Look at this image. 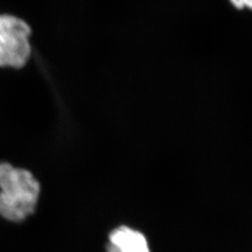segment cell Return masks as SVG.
Listing matches in <instances>:
<instances>
[{
	"instance_id": "2",
	"label": "cell",
	"mask_w": 252,
	"mask_h": 252,
	"mask_svg": "<svg viewBox=\"0 0 252 252\" xmlns=\"http://www.w3.org/2000/svg\"><path fill=\"white\" fill-rule=\"evenodd\" d=\"M31 27L23 19L0 14V67L23 68L29 62Z\"/></svg>"
},
{
	"instance_id": "1",
	"label": "cell",
	"mask_w": 252,
	"mask_h": 252,
	"mask_svg": "<svg viewBox=\"0 0 252 252\" xmlns=\"http://www.w3.org/2000/svg\"><path fill=\"white\" fill-rule=\"evenodd\" d=\"M40 186L31 172L0 163V216L12 222L24 221L36 210Z\"/></svg>"
},
{
	"instance_id": "3",
	"label": "cell",
	"mask_w": 252,
	"mask_h": 252,
	"mask_svg": "<svg viewBox=\"0 0 252 252\" xmlns=\"http://www.w3.org/2000/svg\"><path fill=\"white\" fill-rule=\"evenodd\" d=\"M108 240L107 252H151L144 235L126 226L112 231Z\"/></svg>"
},
{
	"instance_id": "4",
	"label": "cell",
	"mask_w": 252,
	"mask_h": 252,
	"mask_svg": "<svg viewBox=\"0 0 252 252\" xmlns=\"http://www.w3.org/2000/svg\"><path fill=\"white\" fill-rule=\"evenodd\" d=\"M230 2L236 9H243L248 8L252 10V0H230Z\"/></svg>"
}]
</instances>
